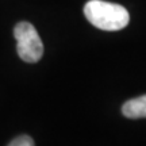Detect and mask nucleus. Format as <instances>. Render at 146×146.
Returning a JSON list of instances; mask_svg holds the SVG:
<instances>
[{"label":"nucleus","instance_id":"obj_1","mask_svg":"<svg viewBox=\"0 0 146 146\" xmlns=\"http://www.w3.org/2000/svg\"><path fill=\"white\" fill-rule=\"evenodd\" d=\"M84 15L92 26L104 31H118L130 22V14L123 5L104 0H89L84 5Z\"/></svg>","mask_w":146,"mask_h":146},{"label":"nucleus","instance_id":"obj_2","mask_svg":"<svg viewBox=\"0 0 146 146\" xmlns=\"http://www.w3.org/2000/svg\"><path fill=\"white\" fill-rule=\"evenodd\" d=\"M16 53L25 62H38L43 56V43L35 27L29 22H19L14 29Z\"/></svg>","mask_w":146,"mask_h":146},{"label":"nucleus","instance_id":"obj_3","mask_svg":"<svg viewBox=\"0 0 146 146\" xmlns=\"http://www.w3.org/2000/svg\"><path fill=\"white\" fill-rule=\"evenodd\" d=\"M122 114L129 119H142L146 118V95L127 100L122 106Z\"/></svg>","mask_w":146,"mask_h":146},{"label":"nucleus","instance_id":"obj_4","mask_svg":"<svg viewBox=\"0 0 146 146\" xmlns=\"http://www.w3.org/2000/svg\"><path fill=\"white\" fill-rule=\"evenodd\" d=\"M8 146H34V141L30 135H19L14 141H11Z\"/></svg>","mask_w":146,"mask_h":146}]
</instances>
